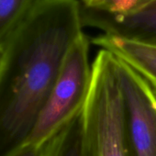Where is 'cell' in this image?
I'll list each match as a JSON object with an SVG mask.
<instances>
[{
  "instance_id": "6da1fadb",
  "label": "cell",
  "mask_w": 156,
  "mask_h": 156,
  "mask_svg": "<svg viewBox=\"0 0 156 156\" xmlns=\"http://www.w3.org/2000/svg\"><path fill=\"white\" fill-rule=\"evenodd\" d=\"M84 28L80 0H37L3 43L0 156H12L28 142Z\"/></svg>"
},
{
  "instance_id": "7a4b0ae2",
  "label": "cell",
  "mask_w": 156,
  "mask_h": 156,
  "mask_svg": "<svg viewBox=\"0 0 156 156\" xmlns=\"http://www.w3.org/2000/svg\"><path fill=\"white\" fill-rule=\"evenodd\" d=\"M92 66L91 90L81 114L82 156H129L117 57L100 49Z\"/></svg>"
},
{
  "instance_id": "3957f363",
  "label": "cell",
  "mask_w": 156,
  "mask_h": 156,
  "mask_svg": "<svg viewBox=\"0 0 156 156\" xmlns=\"http://www.w3.org/2000/svg\"><path fill=\"white\" fill-rule=\"evenodd\" d=\"M91 41L84 33L67 51L46 105L28 142L38 147L77 115L88 98L93 66L89 60Z\"/></svg>"
},
{
  "instance_id": "277c9868",
  "label": "cell",
  "mask_w": 156,
  "mask_h": 156,
  "mask_svg": "<svg viewBox=\"0 0 156 156\" xmlns=\"http://www.w3.org/2000/svg\"><path fill=\"white\" fill-rule=\"evenodd\" d=\"M117 71L129 156H156V95L144 78L119 57Z\"/></svg>"
},
{
  "instance_id": "5b68a950",
  "label": "cell",
  "mask_w": 156,
  "mask_h": 156,
  "mask_svg": "<svg viewBox=\"0 0 156 156\" xmlns=\"http://www.w3.org/2000/svg\"><path fill=\"white\" fill-rule=\"evenodd\" d=\"M84 27L104 34L156 45V2L128 15L114 16L82 6Z\"/></svg>"
},
{
  "instance_id": "8992f818",
  "label": "cell",
  "mask_w": 156,
  "mask_h": 156,
  "mask_svg": "<svg viewBox=\"0 0 156 156\" xmlns=\"http://www.w3.org/2000/svg\"><path fill=\"white\" fill-rule=\"evenodd\" d=\"M90 41L94 45L111 51L129 64L148 82L156 95L155 44L104 33L92 38Z\"/></svg>"
},
{
  "instance_id": "52a82bcc",
  "label": "cell",
  "mask_w": 156,
  "mask_h": 156,
  "mask_svg": "<svg viewBox=\"0 0 156 156\" xmlns=\"http://www.w3.org/2000/svg\"><path fill=\"white\" fill-rule=\"evenodd\" d=\"M82 112L50 138L41 156H82Z\"/></svg>"
},
{
  "instance_id": "ba28073f",
  "label": "cell",
  "mask_w": 156,
  "mask_h": 156,
  "mask_svg": "<svg viewBox=\"0 0 156 156\" xmlns=\"http://www.w3.org/2000/svg\"><path fill=\"white\" fill-rule=\"evenodd\" d=\"M37 0H0V45L24 20Z\"/></svg>"
},
{
  "instance_id": "9c48e42d",
  "label": "cell",
  "mask_w": 156,
  "mask_h": 156,
  "mask_svg": "<svg viewBox=\"0 0 156 156\" xmlns=\"http://www.w3.org/2000/svg\"><path fill=\"white\" fill-rule=\"evenodd\" d=\"M154 2L156 0H110L102 7L92 9H98L109 15L120 16L134 13Z\"/></svg>"
},
{
  "instance_id": "30bf717a",
  "label": "cell",
  "mask_w": 156,
  "mask_h": 156,
  "mask_svg": "<svg viewBox=\"0 0 156 156\" xmlns=\"http://www.w3.org/2000/svg\"><path fill=\"white\" fill-rule=\"evenodd\" d=\"M42 147H38L32 143L27 142L12 156H41Z\"/></svg>"
},
{
  "instance_id": "8fae6325",
  "label": "cell",
  "mask_w": 156,
  "mask_h": 156,
  "mask_svg": "<svg viewBox=\"0 0 156 156\" xmlns=\"http://www.w3.org/2000/svg\"><path fill=\"white\" fill-rule=\"evenodd\" d=\"M110 0H80L81 5L87 9H98Z\"/></svg>"
},
{
  "instance_id": "7c38bea8",
  "label": "cell",
  "mask_w": 156,
  "mask_h": 156,
  "mask_svg": "<svg viewBox=\"0 0 156 156\" xmlns=\"http://www.w3.org/2000/svg\"><path fill=\"white\" fill-rule=\"evenodd\" d=\"M3 59H4V48L3 45H0V70H1V66L3 63Z\"/></svg>"
}]
</instances>
